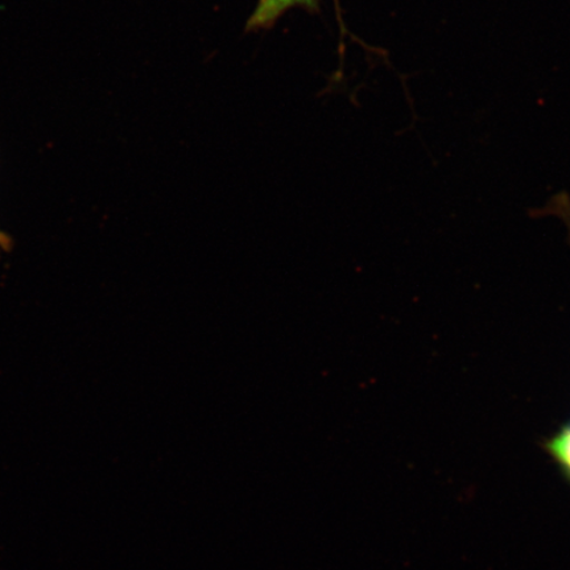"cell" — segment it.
<instances>
[{"instance_id": "obj_1", "label": "cell", "mask_w": 570, "mask_h": 570, "mask_svg": "<svg viewBox=\"0 0 570 570\" xmlns=\"http://www.w3.org/2000/svg\"><path fill=\"white\" fill-rule=\"evenodd\" d=\"M294 7H302L312 12L317 11L318 0H258L252 17L247 20L246 31L267 30Z\"/></svg>"}, {"instance_id": "obj_2", "label": "cell", "mask_w": 570, "mask_h": 570, "mask_svg": "<svg viewBox=\"0 0 570 570\" xmlns=\"http://www.w3.org/2000/svg\"><path fill=\"white\" fill-rule=\"evenodd\" d=\"M556 454L562 463L569 469L570 472V428L562 434V436L554 443Z\"/></svg>"}]
</instances>
